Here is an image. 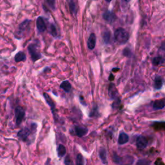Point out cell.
I'll use <instances>...</instances> for the list:
<instances>
[{"label":"cell","instance_id":"cell-1","mask_svg":"<svg viewBox=\"0 0 165 165\" xmlns=\"http://www.w3.org/2000/svg\"><path fill=\"white\" fill-rule=\"evenodd\" d=\"M37 130V125L32 123L29 126H25L17 132V137L24 142L29 141L30 136L34 134Z\"/></svg>","mask_w":165,"mask_h":165},{"label":"cell","instance_id":"cell-2","mask_svg":"<svg viewBox=\"0 0 165 165\" xmlns=\"http://www.w3.org/2000/svg\"><path fill=\"white\" fill-rule=\"evenodd\" d=\"M114 37L118 43L124 45L127 43L129 40V34L122 28H118L114 32Z\"/></svg>","mask_w":165,"mask_h":165},{"label":"cell","instance_id":"cell-3","mask_svg":"<svg viewBox=\"0 0 165 165\" xmlns=\"http://www.w3.org/2000/svg\"><path fill=\"white\" fill-rule=\"evenodd\" d=\"M28 50H29L31 59L33 62L39 60L42 58V55L39 50L38 42H35V43L30 44L28 47Z\"/></svg>","mask_w":165,"mask_h":165},{"label":"cell","instance_id":"cell-4","mask_svg":"<svg viewBox=\"0 0 165 165\" xmlns=\"http://www.w3.org/2000/svg\"><path fill=\"white\" fill-rule=\"evenodd\" d=\"M30 20H25L19 24L18 27V29H17V30L15 33V37L16 38H17V39H21V38L23 37L24 34L30 29Z\"/></svg>","mask_w":165,"mask_h":165},{"label":"cell","instance_id":"cell-5","mask_svg":"<svg viewBox=\"0 0 165 165\" xmlns=\"http://www.w3.org/2000/svg\"><path fill=\"white\" fill-rule=\"evenodd\" d=\"M25 116V112L24 108L22 107L18 106L15 108V117L16 124L17 126H19Z\"/></svg>","mask_w":165,"mask_h":165},{"label":"cell","instance_id":"cell-6","mask_svg":"<svg viewBox=\"0 0 165 165\" xmlns=\"http://www.w3.org/2000/svg\"><path fill=\"white\" fill-rule=\"evenodd\" d=\"M148 140L145 136L139 135L136 140V145L138 148L139 150H143L146 148L148 146Z\"/></svg>","mask_w":165,"mask_h":165},{"label":"cell","instance_id":"cell-7","mask_svg":"<svg viewBox=\"0 0 165 165\" xmlns=\"http://www.w3.org/2000/svg\"><path fill=\"white\" fill-rule=\"evenodd\" d=\"M88 132H89V130L86 127H85V126H76L74 128V132L76 135L79 137V138L85 136L87 134Z\"/></svg>","mask_w":165,"mask_h":165},{"label":"cell","instance_id":"cell-8","mask_svg":"<svg viewBox=\"0 0 165 165\" xmlns=\"http://www.w3.org/2000/svg\"><path fill=\"white\" fill-rule=\"evenodd\" d=\"M103 19L105 21H107V22L110 23L114 22L115 19H116V18H117V17H116V16H115V14L110 11L105 12L103 14Z\"/></svg>","mask_w":165,"mask_h":165},{"label":"cell","instance_id":"cell-9","mask_svg":"<svg viewBox=\"0 0 165 165\" xmlns=\"http://www.w3.org/2000/svg\"><path fill=\"white\" fill-rule=\"evenodd\" d=\"M36 26L38 31L40 32H43L47 29L46 24L44 22V19L42 17H38L36 20Z\"/></svg>","mask_w":165,"mask_h":165},{"label":"cell","instance_id":"cell-10","mask_svg":"<svg viewBox=\"0 0 165 165\" xmlns=\"http://www.w3.org/2000/svg\"><path fill=\"white\" fill-rule=\"evenodd\" d=\"M96 36L94 33H92L89 37L87 41V46L90 50H93L96 47Z\"/></svg>","mask_w":165,"mask_h":165},{"label":"cell","instance_id":"cell-11","mask_svg":"<svg viewBox=\"0 0 165 165\" xmlns=\"http://www.w3.org/2000/svg\"><path fill=\"white\" fill-rule=\"evenodd\" d=\"M43 96L45 97V101H46L47 103L48 104V106L50 107L52 114L54 115L55 114V103L54 102V101L51 99V97H50V96H49V95L47 93H44Z\"/></svg>","mask_w":165,"mask_h":165},{"label":"cell","instance_id":"cell-12","mask_svg":"<svg viewBox=\"0 0 165 165\" xmlns=\"http://www.w3.org/2000/svg\"><path fill=\"white\" fill-rule=\"evenodd\" d=\"M108 95L111 99H115L118 96V91L114 84L111 83L108 86Z\"/></svg>","mask_w":165,"mask_h":165},{"label":"cell","instance_id":"cell-13","mask_svg":"<svg viewBox=\"0 0 165 165\" xmlns=\"http://www.w3.org/2000/svg\"><path fill=\"white\" fill-rule=\"evenodd\" d=\"M129 141V136L125 132H121L118 138V144L119 145H122L127 143Z\"/></svg>","mask_w":165,"mask_h":165},{"label":"cell","instance_id":"cell-14","mask_svg":"<svg viewBox=\"0 0 165 165\" xmlns=\"http://www.w3.org/2000/svg\"><path fill=\"white\" fill-rule=\"evenodd\" d=\"M163 85V80L161 76H156L154 79L153 87L155 90H160Z\"/></svg>","mask_w":165,"mask_h":165},{"label":"cell","instance_id":"cell-15","mask_svg":"<svg viewBox=\"0 0 165 165\" xmlns=\"http://www.w3.org/2000/svg\"><path fill=\"white\" fill-rule=\"evenodd\" d=\"M99 156L103 164H107V152L104 148H101L99 150Z\"/></svg>","mask_w":165,"mask_h":165},{"label":"cell","instance_id":"cell-16","mask_svg":"<svg viewBox=\"0 0 165 165\" xmlns=\"http://www.w3.org/2000/svg\"><path fill=\"white\" fill-rule=\"evenodd\" d=\"M165 107V103L164 99H159L156 100L153 103V108L154 110H158L163 109Z\"/></svg>","mask_w":165,"mask_h":165},{"label":"cell","instance_id":"cell-17","mask_svg":"<svg viewBox=\"0 0 165 165\" xmlns=\"http://www.w3.org/2000/svg\"><path fill=\"white\" fill-rule=\"evenodd\" d=\"M103 40L104 44L108 45L111 42V33L109 30H106L103 32L102 34Z\"/></svg>","mask_w":165,"mask_h":165},{"label":"cell","instance_id":"cell-18","mask_svg":"<svg viewBox=\"0 0 165 165\" xmlns=\"http://www.w3.org/2000/svg\"><path fill=\"white\" fill-rule=\"evenodd\" d=\"M27 59V56L26 54L24 53L23 52L20 51L18 53H17L15 55L14 57V60L16 62L19 63V62H22V61H25Z\"/></svg>","mask_w":165,"mask_h":165},{"label":"cell","instance_id":"cell-19","mask_svg":"<svg viewBox=\"0 0 165 165\" xmlns=\"http://www.w3.org/2000/svg\"><path fill=\"white\" fill-rule=\"evenodd\" d=\"M60 88L61 89H63V90L65 91V92L68 93L72 89V85L71 83H70L68 81H63L61 85H60Z\"/></svg>","mask_w":165,"mask_h":165},{"label":"cell","instance_id":"cell-20","mask_svg":"<svg viewBox=\"0 0 165 165\" xmlns=\"http://www.w3.org/2000/svg\"><path fill=\"white\" fill-rule=\"evenodd\" d=\"M164 59L163 57V56L161 55H159V56H156V57L154 58L152 60V63L153 65H163L164 63Z\"/></svg>","mask_w":165,"mask_h":165},{"label":"cell","instance_id":"cell-21","mask_svg":"<svg viewBox=\"0 0 165 165\" xmlns=\"http://www.w3.org/2000/svg\"><path fill=\"white\" fill-rule=\"evenodd\" d=\"M57 152L59 157H63L66 153V148L63 145H59L57 148Z\"/></svg>","mask_w":165,"mask_h":165},{"label":"cell","instance_id":"cell-22","mask_svg":"<svg viewBox=\"0 0 165 165\" xmlns=\"http://www.w3.org/2000/svg\"><path fill=\"white\" fill-rule=\"evenodd\" d=\"M99 116V110H98V107L97 105H94L92 108V110L90 111L89 114L90 117H97Z\"/></svg>","mask_w":165,"mask_h":165},{"label":"cell","instance_id":"cell-23","mask_svg":"<svg viewBox=\"0 0 165 165\" xmlns=\"http://www.w3.org/2000/svg\"><path fill=\"white\" fill-rule=\"evenodd\" d=\"M112 159H113V161L115 164H122V159L115 152H114Z\"/></svg>","mask_w":165,"mask_h":165},{"label":"cell","instance_id":"cell-24","mask_svg":"<svg viewBox=\"0 0 165 165\" xmlns=\"http://www.w3.org/2000/svg\"><path fill=\"white\" fill-rule=\"evenodd\" d=\"M76 164L79 165H83L85 164V160H84V157L81 154L79 153L78 155H77L76 157Z\"/></svg>","mask_w":165,"mask_h":165},{"label":"cell","instance_id":"cell-25","mask_svg":"<svg viewBox=\"0 0 165 165\" xmlns=\"http://www.w3.org/2000/svg\"><path fill=\"white\" fill-rule=\"evenodd\" d=\"M50 34L52 35V36L56 37L58 36V32H57V29H56V27L53 24H51L50 26Z\"/></svg>","mask_w":165,"mask_h":165},{"label":"cell","instance_id":"cell-26","mask_svg":"<svg viewBox=\"0 0 165 165\" xmlns=\"http://www.w3.org/2000/svg\"><path fill=\"white\" fill-rule=\"evenodd\" d=\"M47 5L52 10H55V0H45Z\"/></svg>","mask_w":165,"mask_h":165},{"label":"cell","instance_id":"cell-27","mask_svg":"<svg viewBox=\"0 0 165 165\" xmlns=\"http://www.w3.org/2000/svg\"><path fill=\"white\" fill-rule=\"evenodd\" d=\"M132 54V50L128 47L125 48L123 50V51H122V55L124 56H126V57H130Z\"/></svg>","mask_w":165,"mask_h":165},{"label":"cell","instance_id":"cell-28","mask_svg":"<svg viewBox=\"0 0 165 165\" xmlns=\"http://www.w3.org/2000/svg\"><path fill=\"white\" fill-rule=\"evenodd\" d=\"M114 101L113 104H112V108H114V109H116V108H119V105H120L121 103V100L119 99V97H116L115 99H114Z\"/></svg>","mask_w":165,"mask_h":165},{"label":"cell","instance_id":"cell-29","mask_svg":"<svg viewBox=\"0 0 165 165\" xmlns=\"http://www.w3.org/2000/svg\"><path fill=\"white\" fill-rule=\"evenodd\" d=\"M150 161L147 159H141L139 160L138 162L137 163V164H150Z\"/></svg>","mask_w":165,"mask_h":165},{"label":"cell","instance_id":"cell-30","mask_svg":"<svg viewBox=\"0 0 165 165\" xmlns=\"http://www.w3.org/2000/svg\"><path fill=\"white\" fill-rule=\"evenodd\" d=\"M70 8H71V12L73 14H76V5L73 2H71V4H70Z\"/></svg>","mask_w":165,"mask_h":165},{"label":"cell","instance_id":"cell-31","mask_svg":"<svg viewBox=\"0 0 165 165\" xmlns=\"http://www.w3.org/2000/svg\"><path fill=\"white\" fill-rule=\"evenodd\" d=\"M64 163L65 164H72L73 163L71 161V158H70L69 156H67L65 159V161H64Z\"/></svg>","mask_w":165,"mask_h":165},{"label":"cell","instance_id":"cell-32","mask_svg":"<svg viewBox=\"0 0 165 165\" xmlns=\"http://www.w3.org/2000/svg\"><path fill=\"white\" fill-rule=\"evenodd\" d=\"M79 99H80V101H81V104H82L83 105H84V106H86V104H85V100H84L83 97L80 96V97H79Z\"/></svg>","mask_w":165,"mask_h":165},{"label":"cell","instance_id":"cell-33","mask_svg":"<svg viewBox=\"0 0 165 165\" xmlns=\"http://www.w3.org/2000/svg\"><path fill=\"white\" fill-rule=\"evenodd\" d=\"M110 78H109V80H110V81H112L113 79H114V76H112V73H111L110 76Z\"/></svg>","mask_w":165,"mask_h":165},{"label":"cell","instance_id":"cell-34","mask_svg":"<svg viewBox=\"0 0 165 165\" xmlns=\"http://www.w3.org/2000/svg\"><path fill=\"white\" fill-rule=\"evenodd\" d=\"M119 71V68H114L112 70V71Z\"/></svg>","mask_w":165,"mask_h":165},{"label":"cell","instance_id":"cell-35","mask_svg":"<svg viewBox=\"0 0 165 165\" xmlns=\"http://www.w3.org/2000/svg\"><path fill=\"white\" fill-rule=\"evenodd\" d=\"M105 1H106L107 3H110L112 0H105Z\"/></svg>","mask_w":165,"mask_h":165},{"label":"cell","instance_id":"cell-36","mask_svg":"<svg viewBox=\"0 0 165 165\" xmlns=\"http://www.w3.org/2000/svg\"><path fill=\"white\" fill-rule=\"evenodd\" d=\"M125 1L126 2H129L130 1V0H125Z\"/></svg>","mask_w":165,"mask_h":165}]
</instances>
